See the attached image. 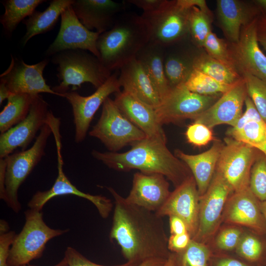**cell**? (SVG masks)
Wrapping results in <instances>:
<instances>
[{
  "mask_svg": "<svg viewBox=\"0 0 266 266\" xmlns=\"http://www.w3.org/2000/svg\"><path fill=\"white\" fill-rule=\"evenodd\" d=\"M107 189L114 203L109 237L119 245L127 262L139 265L152 258L167 259L171 253L163 218L128 202L113 188Z\"/></svg>",
  "mask_w": 266,
  "mask_h": 266,
  "instance_id": "6da1fadb",
  "label": "cell"
},
{
  "mask_svg": "<svg viewBox=\"0 0 266 266\" xmlns=\"http://www.w3.org/2000/svg\"><path fill=\"white\" fill-rule=\"evenodd\" d=\"M92 156L109 168L128 171L137 169L165 176L176 187L192 175L181 160L168 149L166 143L146 137L123 153L93 150Z\"/></svg>",
  "mask_w": 266,
  "mask_h": 266,
  "instance_id": "7a4b0ae2",
  "label": "cell"
},
{
  "mask_svg": "<svg viewBox=\"0 0 266 266\" xmlns=\"http://www.w3.org/2000/svg\"><path fill=\"white\" fill-rule=\"evenodd\" d=\"M150 29L141 15L123 13L111 29L100 34L97 42L99 60L111 72L135 59L150 41Z\"/></svg>",
  "mask_w": 266,
  "mask_h": 266,
  "instance_id": "3957f363",
  "label": "cell"
},
{
  "mask_svg": "<svg viewBox=\"0 0 266 266\" xmlns=\"http://www.w3.org/2000/svg\"><path fill=\"white\" fill-rule=\"evenodd\" d=\"M52 62L58 66L59 80V84L52 89L61 97L69 86L74 91L84 83H90L97 89L112 73L97 57L83 50L60 52L53 55Z\"/></svg>",
  "mask_w": 266,
  "mask_h": 266,
  "instance_id": "277c9868",
  "label": "cell"
},
{
  "mask_svg": "<svg viewBox=\"0 0 266 266\" xmlns=\"http://www.w3.org/2000/svg\"><path fill=\"white\" fill-rule=\"evenodd\" d=\"M25 222L10 248L8 266L28 265L41 258L47 243L69 230L54 229L44 221L42 210L29 208L24 212Z\"/></svg>",
  "mask_w": 266,
  "mask_h": 266,
  "instance_id": "5b68a950",
  "label": "cell"
},
{
  "mask_svg": "<svg viewBox=\"0 0 266 266\" xmlns=\"http://www.w3.org/2000/svg\"><path fill=\"white\" fill-rule=\"evenodd\" d=\"M49 113L47 122L31 147L12 153L4 158L6 164L5 202L15 213H19L22 208L18 199L19 187L45 155L48 139L53 133Z\"/></svg>",
  "mask_w": 266,
  "mask_h": 266,
  "instance_id": "8992f818",
  "label": "cell"
},
{
  "mask_svg": "<svg viewBox=\"0 0 266 266\" xmlns=\"http://www.w3.org/2000/svg\"><path fill=\"white\" fill-rule=\"evenodd\" d=\"M89 134L99 139L113 152L147 137L121 112L114 100L109 97L103 102L100 118Z\"/></svg>",
  "mask_w": 266,
  "mask_h": 266,
  "instance_id": "52a82bcc",
  "label": "cell"
},
{
  "mask_svg": "<svg viewBox=\"0 0 266 266\" xmlns=\"http://www.w3.org/2000/svg\"><path fill=\"white\" fill-rule=\"evenodd\" d=\"M221 95H199L189 90L184 83L171 87L155 108L157 120L161 126L179 123L186 119L194 121Z\"/></svg>",
  "mask_w": 266,
  "mask_h": 266,
  "instance_id": "ba28073f",
  "label": "cell"
},
{
  "mask_svg": "<svg viewBox=\"0 0 266 266\" xmlns=\"http://www.w3.org/2000/svg\"><path fill=\"white\" fill-rule=\"evenodd\" d=\"M259 152L232 137L224 138L216 170L226 180L233 192L249 186L251 170Z\"/></svg>",
  "mask_w": 266,
  "mask_h": 266,
  "instance_id": "9c48e42d",
  "label": "cell"
},
{
  "mask_svg": "<svg viewBox=\"0 0 266 266\" xmlns=\"http://www.w3.org/2000/svg\"><path fill=\"white\" fill-rule=\"evenodd\" d=\"M190 9L180 5L177 0H166L159 10L142 15L149 25V41L165 47L185 38L189 35Z\"/></svg>",
  "mask_w": 266,
  "mask_h": 266,
  "instance_id": "30bf717a",
  "label": "cell"
},
{
  "mask_svg": "<svg viewBox=\"0 0 266 266\" xmlns=\"http://www.w3.org/2000/svg\"><path fill=\"white\" fill-rule=\"evenodd\" d=\"M118 70L112 73L101 86L89 96H82L72 91L63 95L62 97L66 99L72 107L76 143L85 138L95 113L105 100L111 94L121 91Z\"/></svg>",
  "mask_w": 266,
  "mask_h": 266,
  "instance_id": "8fae6325",
  "label": "cell"
},
{
  "mask_svg": "<svg viewBox=\"0 0 266 266\" xmlns=\"http://www.w3.org/2000/svg\"><path fill=\"white\" fill-rule=\"evenodd\" d=\"M57 153L58 175L52 187L44 191H37L28 203L29 208L41 211L44 205L51 199L63 195H73L87 200L97 209L103 219L107 218L113 208L111 200L101 195H93L84 193L73 185L63 170V160L61 152V134L59 132L54 134Z\"/></svg>",
  "mask_w": 266,
  "mask_h": 266,
  "instance_id": "7c38bea8",
  "label": "cell"
},
{
  "mask_svg": "<svg viewBox=\"0 0 266 266\" xmlns=\"http://www.w3.org/2000/svg\"><path fill=\"white\" fill-rule=\"evenodd\" d=\"M233 193L226 180L216 170L206 191L200 197L198 228L193 239L203 243L215 233L225 205Z\"/></svg>",
  "mask_w": 266,
  "mask_h": 266,
  "instance_id": "4fadbf2b",
  "label": "cell"
},
{
  "mask_svg": "<svg viewBox=\"0 0 266 266\" xmlns=\"http://www.w3.org/2000/svg\"><path fill=\"white\" fill-rule=\"evenodd\" d=\"M48 104L40 95L36 96L27 117L0 135V159L5 158L18 148L27 149L29 144L47 122Z\"/></svg>",
  "mask_w": 266,
  "mask_h": 266,
  "instance_id": "5bb4252c",
  "label": "cell"
},
{
  "mask_svg": "<svg viewBox=\"0 0 266 266\" xmlns=\"http://www.w3.org/2000/svg\"><path fill=\"white\" fill-rule=\"evenodd\" d=\"M61 22L58 35L45 53L50 56L68 50H86L99 59L97 47L100 33L87 29L76 16L71 5L61 14Z\"/></svg>",
  "mask_w": 266,
  "mask_h": 266,
  "instance_id": "9a60e30c",
  "label": "cell"
},
{
  "mask_svg": "<svg viewBox=\"0 0 266 266\" xmlns=\"http://www.w3.org/2000/svg\"><path fill=\"white\" fill-rule=\"evenodd\" d=\"M200 196L193 175L171 192L163 206L155 212L161 217L174 216L185 223L192 239L197 232Z\"/></svg>",
  "mask_w": 266,
  "mask_h": 266,
  "instance_id": "2e32d148",
  "label": "cell"
},
{
  "mask_svg": "<svg viewBox=\"0 0 266 266\" xmlns=\"http://www.w3.org/2000/svg\"><path fill=\"white\" fill-rule=\"evenodd\" d=\"M48 63L44 59L29 65L22 60L12 58L8 68L0 75V81L5 84L11 94H27L33 96L46 93L58 96L46 83L43 70Z\"/></svg>",
  "mask_w": 266,
  "mask_h": 266,
  "instance_id": "e0dca14e",
  "label": "cell"
},
{
  "mask_svg": "<svg viewBox=\"0 0 266 266\" xmlns=\"http://www.w3.org/2000/svg\"><path fill=\"white\" fill-rule=\"evenodd\" d=\"M258 16L242 27L238 41L230 50L240 74L247 72L266 81V55L257 36Z\"/></svg>",
  "mask_w": 266,
  "mask_h": 266,
  "instance_id": "ac0fdd59",
  "label": "cell"
},
{
  "mask_svg": "<svg viewBox=\"0 0 266 266\" xmlns=\"http://www.w3.org/2000/svg\"><path fill=\"white\" fill-rule=\"evenodd\" d=\"M247 96L245 84L242 78L194 121L211 129L223 124L233 127L243 114V106Z\"/></svg>",
  "mask_w": 266,
  "mask_h": 266,
  "instance_id": "d6986e66",
  "label": "cell"
},
{
  "mask_svg": "<svg viewBox=\"0 0 266 266\" xmlns=\"http://www.w3.org/2000/svg\"><path fill=\"white\" fill-rule=\"evenodd\" d=\"M169 186L166 178L162 174L137 172L133 175L131 190L125 199L131 204L156 212L171 193Z\"/></svg>",
  "mask_w": 266,
  "mask_h": 266,
  "instance_id": "ffe728a7",
  "label": "cell"
},
{
  "mask_svg": "<svg viewBox=\"0 0 266 266\" xmlns=\"http://www.w3.org/2000/svg\"><path fill=\"white\" fill-rule=\"evenodd\" d=\"M260 201L249 186L233 192L226 204L224 219L227 222L247 227L262 235L266 233V225Z\"/></svg>",
  "mask_w": 266,
  "mask_h": 266,
  "instance_id": "44dd1931",
  "label": "cell"
},
{
  "mask_svg": "<svg viewBox=\"0 0 266 266\" xmlns=\"http://www.w3.org/2000/svg\"><path fill=\"white\" fill-rule=\"evenodd\" d=\"M126 1L110 0H74L71 6L81 23L89 30L100 34L111 29Z\"/></svg>",
  "mask_w": 266,
  "mask_h": 266,
  "instance_id": "7402d4cb",
  "label": "cell"
},
{
  "mask_svg": "<svg viewBox=\"0 0 266 266\" xmlns=\"http://www.w3.org/2000/svg\"><path fill=\"white\" fill-rule=\"evenodd\" d=\"M114 101L121 112L147 138L166 143V134L153 107L123 91L115 93Z\"/></svg>",
  "mask_w": 266,
  "mask_h": 266,
  "instance_id": "603a6c76",
  "label": "cell"
},
{
  "mask_svg": "<svg viewBox=\"0 0 266 266\" xmlns=\"http://www.w3.org/2000/svg\"><path fill=\"white\" fill-rule=\"evenodd\" d=\"M245 109L236 125L228 130V136L246 143L266 156V122L247 96Z\"/></svg>",
  "mask_w": 266,
  "mask_h": 266,
  "instance_id": "cb8c5ba5",
  "label": "cell"
},
{
  "mask_svg": "<svg viewBox=\"0 0 266 266\" xmlns=\"http://www.w3.org/2000/svg\"><path fill=\"white\" fill-rule=\"evenodd\" d=\"M119 82L123 91L153 107L158 106L161 98L140 63L136 59L119 69Z\"/></svg>",
  "mask_w": 266,
  "mask_h": 266,
  "instance_id": "d4e9b609",
  "label": "cell"
},
{
  "mask_svg": "<svg viewBox=\"0 0 266 266\" xmlns=\"http://www.w3.org/2000/svg\"><path fill=\"white\" fill-rule=\"evenodd\" d=\"M260 13L256 7L247 5L239 0H217L219 22L225 35L232 43L238 41L242 27Z\"/></svg>",
  "mask_w": 266,
  "mask_h": 266,
  "instance_id": "484cf974",
  "label": "cell"
},
{
  "mask_svg": "<svg viewBox=\"0 0 266 266\" xmlns=\"http://www.w3.org/2000/svg\"><path fill=\"white\" fill-rule=\"evenodd\" d=\"M223 145L220 140H215L208 150L196 155L175 150L174 154L190 170L200 197L205 193L213 178Z\"/></svg>",
  "mask_w": 266,
  "mask_h": 266,
  "instance_id": "4316f807",
  "label": "cell"
},
{
  "mask_svg": "<svg viewBox=\"0 0 266 266\" xmlns=\"http://www.w3.org/2000/svg\"><path fill=\"white\" fill-rule=\"evenodd\" d=\"M164 48L149 41L138 52L135 59L143 66L162 100L171 89L164 67Z\"/></svg>",
  "mask_w": 266,
  "mask_h": 266,
  "instance_id": "83f0119b",
  "label": "cell"
},
{
  "mask_svg": "<svg viewBox=\"0 0 266 266\" xmlns=\"http://www.w3.org/2000/svg\"><path fill=\"white\" fill-rule=\"evenodd\" d=\"M74 0H53L43 11L35 10L23 21L26 29L21 44L24 46L33 36L51 30L63 11L71 5Z\"/></svg>",
  "mask_w": 266,
  "mask_h": 266,
  "instance_id": "f1b7e54d",
  "label": "cell"
},
{
  "mask_svg": "<svg viewBox=\"0 0 266 266\" xmlns=\"http://www.w3.org/2000/svg\"><path fill=\"white\" fill-rule=\"evenodd\" d=\"M164 48V71L169 86L173 87L184 83L194 69L193 60L196 54Z\"/></svg>",
  "mask_w": 266,
  "mask_h": 266,
  "instance_id": "f546056e",
  "label": "cell"
},
{
  "mask_svg": "<svg viewBox=\"0 0 266 266\" xmlns=\"http://www.w3.org/2000/svg\"><path fill=\"white\" fill-rule=\"evenodd\" d=\"M36 96L27 94L10 95L6 105L0 113V133L6 132L27 117Z\"/></svg>",
  "mask_w": 266,
  "mask_h": 266,
  "instance_id": "4dcf8cb0",
  "label": "cell"
},
{
  "mask_svg": "<svg viewBox=\"0 0 266 266\" xmlns=\"http://www.w3.org/2000/svg\"><path fill=\"white\" fill-rule=\"evenodd\" d=\"M193 65L194 69L224 84L233 85L242 78L236 69L215 59L206 53L196 54Z\"/></svg>",
  "mask_w": 266,
  "mask_h": 266,
  "instance_id": "1f68e13d",
  "label": "cell"
},
{
  "mask_svg": "<svg viewBox=\"0 0 266 266\" xmlns=\"http://www.w3.org/2000/svg\"><path fill=\"white\" fill-rule=\"evenodd\" d=\"M44 0H6L2 1L4 12L0 22L6 35L10 36L18 24L30 16Z\"/></svg>",
  "mask_w": 266,
  "mask_h": 266,
  "instance_id": "d6a6232c",
  "label": "cell"
},
{
  "mask_svg": "<svg viewBox=\"0 0 266 266\" xmlns=\"http://www.w3.org/2000/svg\"><path fill=\"white\" fill-rule=\"evenodd\" d=\"M184 84L189 90L199 95L216 96L221 95L227 92L234 84L228 85L221 83L194 69Z\"/></svg>",
  "mask_w": 266,
  "mask_h": 266,
  "instance_id": "836d02e7",
  "label": "cell"
},
{
  "mask_svg": "<svg viewBox=\"0 0 266 266\" xmlns=\"http://www.w3.org/2000/svg\"><path fill=\"white\" fill-rule=\"evenodd\" d=\"M212 15L209 10H204L197 6L190 9L189 32L192 42L197 47H202L212 31Z\"/></svg>",
  "mask_w": 266,
  "mask_h": 266,
  "instance_id": "e575fe53",
  "label": "cell"
},
{
  "mask_svg": "<svg viewBox=\"0 0 266 266\" xmlns=\"http://www.w3.org/2000/svg\"><path fill=\"white\" fill-rule=\"evenodd\" d=\"M235 249L239 256L244 260L259 266L266 265L265 246L256 235H242Z\"/></svg>",
  "mask_w": 266,
  "mask_h": 266,
  "instance_id": "d590c367",
  "label": "cell"
},
{
  "mask_svg": "<svg viewBox=\"0 0 266 266\" xmlns=\"http://www.w3.org/2000/svg\"><path fill=\"white\" fill-rule=\"evenodd\" d=\"M174 254L175 266H208L211 256L206 245L193 239L184 250Z\"/></svg>",
  "mask_w": 266,
  "mask_h": 266,
  "instance_id": "8d00e7d4",
  "label": "cell"
},
{
  "mask_svg": "<svg viewBox=\"0 0 266 266\" xmlns=\"http://www.w3.org/2000/svg\"><path fill=\"white\" fill-rule=\"evenodd\" d=\"M241 75L245 84L248 96L266 122V81L247 72H242Z\"/></svg>",
  "mask_w": 266,
  "mask_h": 266,
  "instance_id": "74e56055",
  "label": "cell"
},
{
  "mask_svg": "<svg viewBox=\"0 0 266 266\" xmlns=\"http://www.w3.org/2000/svg\"><path fill=\"white\" fill-rule=\"evenodd\" d=\"M249 188L260 201H266V156L260 151L251 170Z\"/></svg>",
  "mask_w": 266,
  "mask_h": 266,
  "instance_id": "f35d334b",
  "label": "cell"
},
{
  "mask_svg": "<svg viewBox=\"0 0 266 266\" xmlns=\"http://www.w3.org/2000/svg\"><path fill=\"white\" fill-rule=\"evenodd\" d=\"M202 47L211 57L237 70L230 48L225 40L212 31L207 37Z\"/></svg>",
  "mask_w": 266,
  "mask_h": 266,
  "instance_id": "ab89813d",
  "label": "cell"
},
{
  "mask_svg": "<svg viewBox=\"0 0 266 266\" xmlns=\"http://www.w3.org/2000/svg\"><path fill=\"white\" fill-rule=\"evenodd\" d=\"M185 136L188 143L196 147L205 146L214 140L211 129L194 121L187 127Z\"/></svg>",
  "mask_w": 266,
  "mask_h": 266,
  "instance_id": "60d3db41",
  "label": "cell"
},
{
  "mask_svg": "<svg viewBox=\"0 0 266 266\" xmlns=\"http://www.w3.org/2000/svg\"><path fill=\"white\" fill-rule=\"evenodd\" d=\"M242 234L241 231L235 227L222 230L216 239V246L222 251H231L236 249Z\"/></svg>",
  "mask_w": 266,
  "mask_h": 266,
  "instance_id": "b9f144b4",
  "label": "cell"
},
{
  "mask_svg": "<svg viewBox=\"0 0 266 266\" xmlns=\"http://www.w3.org/2000/svg\"><path fill=\"white\" fill-rule=\"evenodd\" d=\"M64 258L66 259L68 266H138V264L132 262L113 265L105 266L94 263L78 252L75 248L67 247L65 251Z\"/></svg>",
  "mask_w": 266,
  "mask_h": 266,
  "instance_id": "7bdbcfd3",
  "label": "cell"
},
{
  "mask_svg": "<svg viewBox=\"0 0 266 266\" xmlns=\"http://www.w3.org/2000/svg\"><path fill=\"white\" fill-rule=\"evenodd\" d=\"M16 235L13 231L0 234V266H8L7 260L10 248Z\"/></svg>",
  "mask_w": 266,
  "mask_h": 266,
  "instance_id": "ee69618b",
  "label": "cell"
},
{
  "mask_svg": "<svg viewBox=\"0 0 266 266\" xmlns=\"http://www.w3.org/2000/svg\"><path fill=\"white\" fill-rule=\"evenodd\" d=\"M192 238L189 233L171 234L168 238V248L171 253H177L184 250Z\"/></svg>",
  "mask_w": 266,
  "mask_h": 266,
  "instance_id": "f6af8a7d",
  "label": "cell"
},
{
  "mask_svg": "<svg viewBox=\"0 0 266 266\" xmlns=\"http://www.w3.org/2000/svg\"><path fill=\"white\" fill-rule=\"evenodd\" d=\"M208 266H259L249 263L244 259L240 260L228 256H219L214 258L211 256Z\"/></svg>",
  "mask_w": 266,
  "mask_h": 266,
  "instance_id": "bcb514c9",
  "label": "cell"
},
{
  "mask_svg": "<svg viewBox=\"0 0 266 266\" xmlns=\"http://www.w3.org/2000/svg\"><path fill=\"white\" fill-rule=\"evenodd\" d=\"M166 0H129L126 2L132 4L142 9V15L152 14L159 10Z\"/></svg>",
  "mask_w": 266,
  "mask_h": 266,
  "instance_id": "7dc6e473",
  "label": "cell"
},
{
  "mask_svg": "<svg viewBox=\"0 0 266 266\" xmlns=\"http://www.w3.org/2000/svg\"><path fill=\"white\" fill-rule=\"evenodd\" d=\"M257 36L259 44L266 52V15L263 12L257 17Z\"/></svg>",
  "mask_w": 266,
  "mask_h": 266,
  "instance_id": "c3c4849f",
  "label": "cell"
},
{
  "mask_svg": "<svg viewBox=\"0 0 266 266\" xmlns=\"http://www.w3.org/2000/svg\"><path fill=\"white\" fill-rule=\"evenodd\" d=\"M169 227L171 234H180L188 233L185 222L180 218L171 216L169 217Z\"/></svg>",
  "mask_w": 266,
  "mask_h": 266,
  "instance_id": "681fc988",
  "label": "cell"
},
{
  "mask_svg": "<svg viewBox=\"0 0 266 266\" xmlns=\"http://www.w3.org/2000/svg\"><path fill=\"white\" fill-rule=\"evenodd\" d=\"M6 164L4 158L0 159V198L4 202L6 200L5 187Z\"/></svg>",
  "mask_w": 266,
  "mask_h": 266,
  "instance_id": "f907efd6",
  "label": "cell"
},
{
  "mask_svg": "<svg viewBox=\"0 0 266 266\" xmlns=\"http://www.w3.org/2000/svg\"><path fill=\"white\" fill-rule=\"evenodd\" d=\"M177 2L180 5L186 8L197 6L204 10H209L205 0H177Z\"/></svg>",
  "mask_w": 266,
  "mask_h": 266,
  "instance_id": "816d5d0a",
  "label": "cell"
},
{
  "mask_svg": "<svg viewBox=\"0 0 266 266\" xmlns=\"http://www.w3.org/2000/svg\"><path fill=\"white\" fill-rule=\"evenodd\" d=\"M167 259L152 258L141 263L138 266H164Z\"/></svg>",
  "mask_w": 266,
  "mask_h": 266,
  "instance_id": "f5cc1de1",
  "label": "cell"
},
{
  "mask_svg": "<svg viewBox=\"0 0 266 266\" xmlns=\"http://www.w3.org/2000/svg\"><path fill=\"white\" fill-rule=\"evenodd\" d=\"M11 94L4 83L0 81V105L4 100L8 99Z\"/></svg>",
  "mask_w": 266,
  "mask_h": 266,
  "instance_id": "db71d44e",
  "label": "cell"
},
{
  "mask_svg": "<svg viewBox=\"0 0 266 266\" xmlns=\"http://www.w3.org/2000/svg\"><path fill=\"white\" fill-rule=\"evenodd\" d=\"M9 229L8 223L4 220L1 219L0 221V234L9 232Z\"/></svg>",
  "mask_w": 266,
  "mask_h": 266,
  "instance_id": "11a10c76",
  "label": "cell"
},
{
  "mask_svg": "<svg viewBox=\"0 0 266 266\" xmlns=\"http://www.w3.org/2000/svg\"><path fill=\"white\" fill-rule=\"evenodd\" d=\"M164 266H175V256L171 253Z\"/></svg>",
  "mask_w": 266,
  "mask_h": 266,
  "instance_id": "9f6ffc18",
  "label": "cell"
},
{
  "mask_svg": "<svg viewBox=\"0 0 266 266\" xmlns=\"http://www.w3.org/2000/svg\"><path fill=\"white\" fill-rule=\"evenodd\" d=\"M20 266H36L34 265H31L30 264L28 265H22ZM53 266H68L67 262L65 259V258H63V259L60 261L58 264Z\"/></svg>",
  "mask_w": 266,
  "mask_h": 266,
  "instance_id": "6f0895ef",
  "label": "cell"
},
{
  "mask_svg": "<svg viewBox=\"0 0 266 266\" xmlns=\"http://www.w3.org/2000/svg\"><path fill=\"white\" fill-rule=\"evenodd\" d=\"M255 1L259 7L266 12V0H258Z\"/></svg>",
  "mask_w": 266,
  "mask_h": 266,
  "instance_id": "680465c9",
  "label": "cell"
},
{
  "mask_svg": "<svg viewBox=\"0 0 266 266\" xmlns=\"http://www.w3.org/2000/svg\"><path fill=\"white\" fill-rule=\"evenodd\" d=\"M260 207L265 220L266 225V201H260Z\"/></svg>",
  "mask_w": 266,
  "mask_h": 266,
  "instance_id": "91938a15",
  "label": "cell"
}]
</instances>
